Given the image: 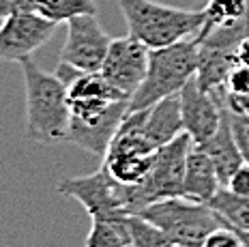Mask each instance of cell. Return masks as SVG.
I'll return each instance as SVG.
<instances>
[{"instance_id": "cb8c5ba5", "label": "cell", "mask_w": 249, "mask_h": 247, "mask_svg": "<svg viewBox=\"0 0 249 247\" xmlns=\"http://www.w3.org/2000/svg\"><path fill=\"white\" fill-rule=\"evenodd\" d=\"M230 125H232V133H234V140L238 148H241V155L249 163V116L230 114Z\"/></svg>"}, {"instance_id": "3957f363", "label": "cell", "mask_w": 249, "mask_h": 247, "mask_svg": "<svg viewBox=\"0 0 249 247\" xmlns=\"http://www.w3.org/2000/svg\"><path fill=\"white\" fill-rule=\"evenodd\" d=\"M198 39H185L168 45V48L150 50L146 78L131 95L127 112L146 110L165 97L178 95L183 86L198 71Z\"/></svg>"}, {"instance_id": "277c9868", "label": "cell", "mask_w": 249, "mask_h": 247, "mask_svg": "<svg viewBox=\"0 0 249 247\" xmlns=\"http://www.w3.org/2000/svg\"><path fill=\"white\" fill-rule=\"evenodd\" d=\"M194 148V140L187 131L176 136L172 142L155 151L153 168L140 185H123V200L129 215H140L148 204L157 200L183 195L187 155Z\"/></svg>"}, {"instance_id": "ac0fdd59", "label": "cell", "mask_w": 249, "mask_h": 247, "mask_svg": "<svg viewBox=\"0 0 249 247\" xmlns=\"http://www.w3.org/2000/svg\"><path fill=\"white\" fill-rule=\"evenodd\" d=\"M127 232L131 239V247H178L159 226L144 219L142 215H129Z\"/></svg>"}, {"instance_id": "5b68a950", "label": "cell", "mask_w": 249, "mask_h": 247, "mask_svg": "<svg viewBox=\"0 0 249 247\" xmlns=\"http://www.w3.org/2000/svg\"><path fill=\"white\" fill-rule=\"evenodd\" d=\"M140 215L159 226L178 247H200L213 230L224 224L209 202L191 200L187 195L157 200Z\"/></svg>"}, {"instance_id": "44dd1931", "label": "cell", "mask_w": 249, "mask_h": 247, "mask_svg": "<svg viewBox=\"0 0 249 247\" xmlns=\"http://www.w3.org/2000/svg\"><path fill=\"white\" fill-rule=\"evenodd\" d=\"M200 247H243V241L232 226L221 224L219 228H215L209 236H206L204 243Z\"/></svg>"}, {"instance_id": "d6986e66", "label": "cell", "mask_w": 249, "mask_h": 247, "mask_svg": "<svg viewBox=\"0 0 249 247\" xmlns=\"http://www.w3.org/2000/svg\"><path fill=\"white\" fill-rule=\"evenodd\" d=\"M37 13L60 24L77 15H97V7L92 0H37Z\"/></svg>"}, {"instance_id": "9a60e30c", "label": "cell", "mask_w": 249, "mask_h": 247, "mask_svg": "<svg viewBox=\"0 0 249 247\" xmlns=\"http://www.w3.org/2000/svg\"><path fill=\"white\" fill-rule=\"evenodd\" d=\"M155 153H123V155H106L103 166L121 185H140L153 168Z\"/></svg>"}, {"instance_id": "5bb4252c", "label": "cell", "mask_w": 249, "mask_h": 247, "mask_svg": "<svg viewBox=\"0 0 249 247\" xmlns=\"http://www.w3.org/2000/svg\"><path fill=\"white\" fill-rule=\"evenodd\" d=\"M224 187L219 181V174L215 170L213 159L196 146L187 155L185 166V183H183V195L191 200H200V202H211L213 195Z\"/></svg>"}, {"instance_id": "52a82bcc", "label": "cell", "mask_w": 249, "mask_h": 247, "mask_svg": "<svg viewBox=\"0 0 249 247\" xmlns=\"http://www.w3.org/2000/svg\"><path fill=\"white\" fill-rule=\"evenodd\" d=\"M58 24L37 11L18 13L2 19L0 24V60L2 63H22L30 58L35 50L45 45Z\"/></svg>"}, {"instance_id": "603a6c76", "label": "cell", "mask_w": 249, "mask_h": 247, "mask_svg": "<svg viewBox=\"0 0 249 247\" xmlns=\"http://www.w3.org/2000/svg\"><path fill=\"white\" fill-rule=\"evenodd\" d=\"M224 92H249V67L236 63L224 82Z\"/></svg>"}, {"instance_id": "e0dca14e", "label": "cell", "mask_w": 249, "mask_h": 247, "mask_svg": "<svg viewBox=\"0 0 249 247\" xmlns=\"http://www.w3.org/2000/svg\"><path fill=\"white\" fill-rule=\"evenodd\" d=\"M209 204L219 213L224 224L234 230H249V195H238L228 187H221Z\"/></svg>"}, {"instance_id": "9c48e42d", "label": "cell", "mask_w": 249, "mask_h": 247, "mask_svg": "<svg viewBox=\"0 0 249 247\" xmlns=\"http://www.w3.org/2000/svg\"><path fill=\"white\" fill-rule=\"evenodd\" d=\"M110 37L97 15H77L67 22V37L60 60L80 71H99L110 48Z\"/></svg>"}, {"instance_id": "30bf717a", "label": "cell", "mask_w": 249, "mask_h": 247, "mask_svg": "<svg viewBox=\"0 0 249 247\" xmlns=\"http://www.w3.org/2000/svg\"><path fill=\"white\" fill-rule=\"evenodd\" d=\"M178 99L185 131L191 136L194 144H204L221 125V118H224L221 99L215 92L202 88L196 75L183 86Z\"/></svg>"}, {"instance_id": "8992f818", "label": "cell", "mask_w": 249, "mask_h": 247, "mask_svg": "<svg viewBox=\"0 0 249 247\" xmlns=\"http://www.w3.org/2000/svg\"><path fill=\"white\" fill-rule=\"evenodd\" d=\"M56 192L65 198L77 200L90 215V219H103L124 226L129 217L123 200V185L112 176L103 163L95 174L60 181L56 185Z\"/></svg>"}, {"instance_id": "6da1fadb", "label": "cell", "mask_w": 249, "mask_h": 247, "mask_svg": "<svg viewBox=\"0 0 249 247\" xmlns=\"http://www.w3.org/2000/svg\"><path fill=\"white\" fill-rule=\"evenodd\" d=\"M19 67L26 84V138L39 144L65 142L71 121L67 84L30 58Z\"/></svg>"}, {"instance_id": "8fae6325", "label": "cell", "mask_w": 249, "mask_h": 247, "mask_svg": "<svg viewBox=\"0 0 249 247\" xmlns=\"http://www.w3.org/2000/svg\"><path fill=\"white\" fill-rule=\"evenodd\" d=\"M127 106H129V101H114L106 110V114H101L95 121H77V118H71L65 142H71L75 146L84 148L90 155L103 159L107 148H110V142L114 140L118 127H121L124 114H127Z\"/></svg>"}, {"instance_id": "2e32d148", "label": "cell", "mask_w": 249, "mask_h": 247, "mask_svg": "<svg viewBox=\"0 0 249 247\" xmlns=\"http://www.w3.org/2000/svg\"><path fill=\"white\" fill-rule=\"evenodd\" d=\"M202 11H204V26H202L198 37L215 28H232L247 22L249 0H209Z\"/></svg>"}, {"instance_id": "7402d4cb", "label": "cell", "mask_w": 249, "mask_h": 247, "mask_svg": "<svg viewBox=\"0 0 249 247\" xmlns=\"http://www.w3.org/2000/svg\"><path fill=\"white\" fill-rule=\"evenodd\" d=\"M215 95L221 99V104L230 114L249 116V92H224L215 90Z\"/></svg>"}, {"instance_id": "d4e9b609", "label": "cell", "mask_w": 249, "mask_h": 247, "mask_svg": "<svg viewBox=\"0 0 249 247\" xmlns=\"http://www.w3.org/2000/svg\"><path fill=\"white\" fill-rule=\"evenodd\" d=\"M28 11H37V0H0V19Z\"/></svg>"}, {"instance_id": "ffe728a7", "label": "cell", "mask_w": 249, "mask_h": 247, "mask_svg": "<svg viewBox=\"0 0 249 247\" xmlns=\"http://www.w3.org/2000/svg\"><path fill=\"white\" fill-rule=\"evenodd\" d=\"M131 239L127 232V221L124 226L112 224V221L92 219L90 232H88L84 247H129Z\"/></svg>"}, {"instance_id": "7a4b0ae2", "label": "cell", "mask_w": 249, "mask_h": 247, "mask_svg": "<svg viewBox=\"0 0 249 247\" xmlns=\"http://www.w3.org/2000/svg\"><path fill=\"white\" fill-rule=\"evenodd\" d=\"M118 7L127 22V33L150 50L196 39L204 26V11L170 7L157 0H118Z\"/></svg>"}, {"instance_id": "4fadbf2b", "label": "cell", "mask_w": 249, "mask_h": 247, "mask_svg": "<svg viewBox=\"0 0 249 247\" xmlns=\"http://www.w3.org/2000/svg\"><path fill=\"white\" fill-rule=\"evenodd\" d=\"M196 146H200L202 151L213 159L217 174H219V181L224 187L228 185L232 174L245 163V159L241 155V148H238V144L234 140V133H232L230 114H228L226 107H224V118H221L219 129L213 133L204 144H196Z\"/></svg>"}, {"instance_id": "4316f807", "label": "cell", "mask_w": 249, "mask_h": 247, "mask_svg": "<svg viewBox=\"0 0 249 247\" xmlns=\"http://www.w3.org/2000/svg\"><path fill=\"white\" fill-rule=\"evenodd\" d=\"M236 232L243 241V247H249V230H236Z\"/></svg>"}, {"instance_id": "ba28073f", "label": "cell", "mask_w": 249, "mask_h": 247, "mask_svg": "<svg viewBox=\"0 0 249 247\" xmlns=\"http://www.w3.org/2000/svg\"><path fill=\"white\" fill-rule=\"evenodd\" d=\"M148 60L150 48H146L142 41L133 39L131 35L116 37L110 41L99 73L131 99V95L146 78Z\"/></svg>"}, {"instance_id": "7c38bea8", "label": "cell", "mask_w": 249, "mask_h": 247, "mask_svg": "<svg viewBox=\"0 0 249 247\" xmlns=\"http://www.w3.org/2000/svg\"><path fill=\"white\" fill-rule=\"evenodd\" d=\"M183 131L185 125H183V114H180L178 95L165 97L155 106L142 110V133L155 148L172 142Z\"/></svg>"}, {"instance_id": "484cf974", "label": "cell", "mask_w": 249, "mask_h": 247, "mask_svg": "<svg viewBox=\"0 0 249 247\" xmlns=\"http://www.w3.org/2000/svg\"><path fill=\"white\" fill-rule=\"evenodd\" d=\"M226 187L230 189V192L238 194V195H249V163L247 161L232 174Z\"/></svg>"}]
</instances>
